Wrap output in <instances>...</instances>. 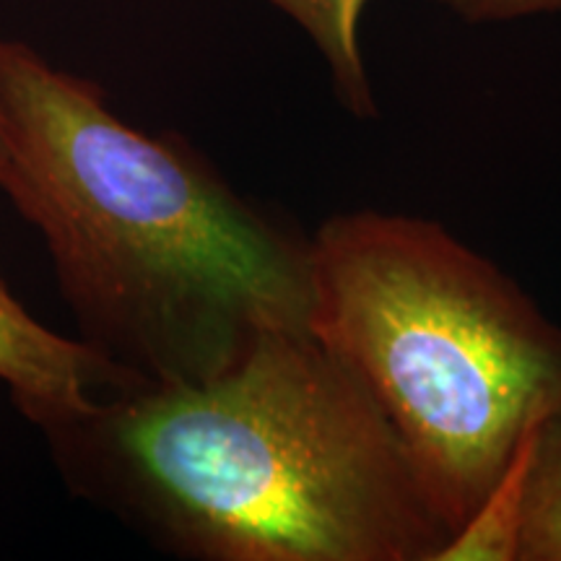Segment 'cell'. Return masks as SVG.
Returning a JSON list of instances; mask_svg holds the SVG:
<instances>
[{
  "instance_id": "cell-5",
  "label": "cell",
  "mask_w": 561,
  "mask_h": 561,
  "mask_svg": "<svg viewBox=\"0 0 561 561\" xmlns=\"http://www.w3.org/2000/svg\"><path fill=\"white\" fill-rule=\"evenodd\" d=\"M286 13L325 60L333 94L359 121L380 115L362 58L359 24L369 0H265Z\"/></svg>"
},
{
  "instance_id": "cell-6",
  "label": "cell",
  "mask_w": 561,
  "mask_h": 561,
  "mask_svg": "<svg viewBox=\"0 0 561 561\" xmlns=\"http://www.w3.org/2000/svg\"><path fill=\"white\" fill-rule=\"evenodd\" d=\"M538 424L530 426L500 483L489 491L486 500L479 504L471 520L450 538V543L439 553V561H517L525 507V483H528L530 450Z\"/></svg>"
},
{
  "instance_id": "cell-7",
  "label": "cell",
  "mask_w": 561,
  "mask_h": 561,
  "mask_svg": "<svg viewBox=\"0 0 561 561\" xmlns=\"http://www.w3.org/2000/svg\"><path fill=\"white\" fill-rule=\"evenodd\" d=\"M517 561H561V405L533 437Z\"/></svg>"
},
{
  "instance_id": "cell-9",
  "label": "cell",
  "mask_w": 561,
  "mask_h": 561,
  "mask_svg": "<svg viewBox=\"0 0 561 561\" xmlns=\"http://www.w3.org/2000/svg\"><path fill=\"white\" fill-rule=\"evenodd\" d=\"M3 159H5V140H3V128H0V170H3Z\"/></svg>"
},
{
  "instance_id": "cell-2",
  "label": "cell",
  "mask_w": 561,
  "mask_h": 561,
  "mask_svg": "<svg viewBox=\"0 0 561 561\" xmlns=\"http://www.w3.org/2000/svg\"><path fill=\"white\" fill-rule=\"evenodd\" d=\"M0 191L39 231L81 341L138 385L201 382L307 328L312 237L187 138L125 123L94 81L0 37Z\"/></svg>"
},
{
  "instance_id": "cell-4",
  "label": "cell",
  "mask_w": 561,
  "mask_h": 561,
  "mask_svg": "<svg viewBox=\"0 0 561 561\" xmlns=\"http://www.w3.org/2000/svg\"><path fill=\"white\" fill-rule=\"evenodd\" d=\"M0 385L37 430L87 411L100 398L138 388L81 339L55 333L13 297L0 276Z\"/></svg>"
},
{
  "instance_id": "cell-1",
  "label": "cell",
  "mask_w": 561,
  "mask_h": 561,
  "mask_svg": "<svg viewBox=\"0 0 561 561\" xmlns=\"http://www.w3.org/2000/svg\"><path fill=\"white\" fill-rule=\"evenodd\" d=\"M39 432L70 494L178 559L439 561L453 538L380 403L307 328Z\"/></svg>"
},
{
  "instance_id": "cell-3",
  "label": "cell",
  "mask_w": 561,
  "mask_h": 561,
  "mask_svg": "<svg viewBox=\"0 0 561 561\" xmlns=\"http://www.w3.org/2000/svg\"><path fill=\"white\" fill-rule=\"evenodd\" d=\"M310 331L380 403L453 536L561 405V328L437 221H322Z\"/></svg>"
},
{
  "instance_id": "cell-8",
  "label": "cell",
  "mask_w": 561,
  "mask_h": 561,
  "mask_svg": "<svg viewBox=\"0 0 561 561\" xmlns=\"http://www.w3.org/2000/svg\"><path fill=\"white\" fill-rule=\"evenodd\" d=\"M468 24H507L561 13V0H430Z\"/></svg>"
}]
</instances>
